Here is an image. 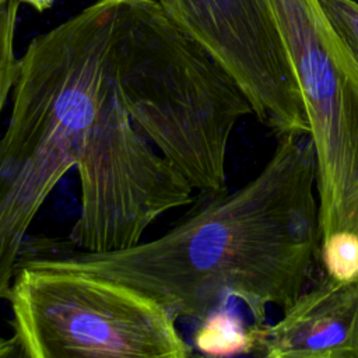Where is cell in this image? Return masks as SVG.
Listing matches in <instances>:
<instances>
[{
  "label": "cell",
  "instance_id": "cell-4",
  "mask_svg": "<svg viewBox=\"0 0 358 358\" xmlns=\"http://www.w3.org/2000/svg\"><path fill=\"white\" fill-rule=\"evenodd\" d=\"M7 301L17 357L187 358L193 354L169 312L110 278L17 266Z\"/></svg>",
  "mask_w": 358,
  "mask_h": 358
},
{
  "label": "cell",
  "instance_id": "cell-2",
  "mask_svg": "<svg viewBox=\"0 0 358 358\" xmlns=\"http://www.w3.org/2000/svg\"><path fill=\"white\" fill-rule=\"evenodd\" d=\"M119 0H95L36 35L18 59L0 137V299H7L28 229L76 168L116 84Z\"/></svg>",
  "mask_w": 358,
  "mask_h": 358
},
{
  "label": "cell",
  "instance_id": "cell-6",
  "mask_svg": "<svg viewBox=\"0 0 358 358\" xmlns=\"http://www.w3.org/2000/svg\"><path fill=\"white\" fill-rule=\"evenodd\" d=\"M225 69L277 137L309 134L299 84L267 0H158Z\"/></svg>",
  "mask_w": 358,
  "mask_h": 358
},
{
  "label": "cell",
  "instance_id": "cell-5",
  "mask_svg": "<svg viewBox=\"0 0 358 358\" xmlns=\"http://www.w3.org/2000/svg\"><path fill=\"white\" fill-rule=\"evenodd\" d=\"M302 94L316 159L320 241H358V59L319 0H267Z\"/></svg>",
  "mask_w": 358,
  "mask_h": 358
},
{
  "label": "cell",
  "instance_id": "cell-11",
  "mask_svg": "<svg viewBox=\"0 0 358 358\" xmlns=\"http://www.w3.org/2000/svg\"><path fill=\"white\" fill-rule=\"evenodd\" d=\"M18 3H24L27 6H29L31 8H34L35 11H46L49 10L55 3L56 0H17Z\"/></svg>",
  "mask_w": 358,
  "mask_h": 358
},
{
  "label": "cell",
  "instance_id": "cell-12",
  "mask_svg": "<svg viewBox=\"0 0 358 358\" xmlns=\"http://www.w3.org/2000/svg\"><path fill=\"white\" fill-rule=\"evenodd\" d=\"M0 357H17V351L11 338L0 337Z\"/></svg>",
  "mask_w": 358,
  "mask_h": 358
},
{
  "label": "cell",
  "instance_id": "cell-1",
  "mask_svg": "<svg viewBox=\"0 0 358 358\" xmlns=\"http://www.w3.org/2000/svg\"><path fill=\"white\" fill-rule=\"evenodd\" d=\"M313 143L280 136L260 172L206 201L161 236L112 252H85L66 239L32 238L18 266L83 271L126 284L175 319L200 320L239 301L252 323L285 308L306 287L319 257Z\"/></svg>",
  "mask_w": 358,
  "mask_h": 358
},
{
  "label": "cell",
  "instance_id": "cell-10",
  "mask_svg": "<svg viewBox=\"0 0 358 358\" xmlns=\"http://www.w3.org/2000/svg\"><path fill=\"white\" fill-rule=\"evenodd\" d=\"M334 31L358 59V0H319Z\"/></svg>",
  "mask_w": 358,
  "mask_h": 358
},
{
  "label": "cell",
  "instance_id": "cell-7",
  "mask_svg": "<svg viewBox=\"0 0 358 358\" xmlns=\"http://www.w3.org/2000/svg\"><path fill=\"white\" fill-rule=\"evenodd\" d=\"M255 355L267 358H358V282L326 278L259 327Z\"/></svg>",
  "mask_w": 358,
  "mask_h": 358
},
{
  "label": "cell",
  "instance_id": "cell-3",
  "mask_svg": "<svg viewBox=\"0 0 358 358\" xmlns=\"http://www.w3.org/2000/svg\"><path fill=\"white\" fill-rule=\"evenodd\" d=\"M115 66L140 131L201 196L224 193L232 131L253 115L234 78L158 0H119Z\"/></svg>",
  "mask_w": 358,
  "mask_h": 358
},
{
  "label": "cell",
  "instance_id": "cell-8",
  "mask_svg": "<svg viewBox=\"0 0 358 358\" xmlns=\"http://www.w3.org/2000/svg\"><path fill=\"white\" fill-rule=\"evenodd\" d=\"M260 326L248 324L228 301L199 320L193 334V348L206 357L255 355Z\"/></svg>",
  "mask_w": 358,
  "mask_h": 358
},
{
  "label": "cell",
  "instance_id": "cell-9",
  "mask_svg": "<svg viewBox=\"0 0 358 358\" xmlns=\"http://www.w3.org/2000/svg\"><path fill=\"white\" fill-rule=\"evenodd\" d=\"M20 3L0 0V117L6 108L18 73L15 55V31Z\"/></svg>",
  "mask_w": 358,
  "mask_h": 358
}]
</instances>
